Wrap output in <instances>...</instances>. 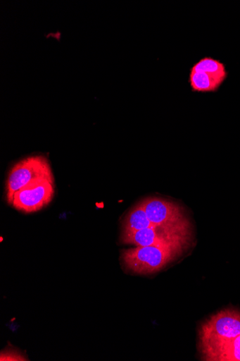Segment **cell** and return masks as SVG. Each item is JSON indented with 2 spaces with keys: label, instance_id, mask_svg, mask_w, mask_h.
Segmentation results:
<instances>
[{
  "label": "cell",
  "instance_id": "9c48e42d",
  "mask_svg": "<svg viewBox=\"0 0 240 361\" xmlns=\"http://www.w3.org/2000/svg\"><path fill=\"white\" fill-rule=\"evenodd\" d=\"M146 228H158L149 220L141 204L135 206L122 222V233L140 231Z\"/></svg>",
  "mask_w": 240,
  "mask_h": 361
},
{
  "label": "cell",
  "instance_id": "8992f818",
  "mask_svg": "<svg viewBox=\"0 0 240 361\" xmlns=\"http://www.w3.org/2000/svg\"><path fill=\"white\" fill-rule=\"evenodd\" d=\"M189 236L169 232L160 228H146L140 231L122 233V243L137 247L156 246L170 247L187 245Z\"/></svg>",
  "mask_w": 240,
  "mask_h": 361
},
{
  "label": "cell",
  "instance_id": "5b68a950",
  "mask_svg": "<svg viewBox=\"0 0 240 361\" xmlns=\"http://www.w3.org/2000/svg\"><path fill=\"white\" fill-rule=\"evenodd\" d=\"M54 192L53 181L45 180L18 191L12 206L25 214L37 212L51 203Z\"/></svg>",
  "mask_w": 240,
  "mask_h": 361
},
{
  "label": "cell",
  "instance_id": "277c9868",
  "mask_svg": "<svg viewBox=\"0 0 240 361\" xmlns=\"http://www.w3.org/2000/svg\"><path fill=\"white\" fill-rule=\"evenodd\" d=\"M141 204L154 226L166 231L189 236V222L180 206L158 198H149Z\"/></svg>",
  "mask_w": 240,
  "mask_h": 361
},
{
  "label": "cell",
  "instance_id": "3957f363",
  "mask_svg": "<svg viewBox=\"0 0 240 361\" xmlns=\"http://www.w3.org/2000/svg\"><path fill=\"white\" fill-rule=\"evenodd\" d=\"M239 336L240 311L233 308L223 310L201 324L198 332L199 350Z\"/></svg>",
  "mask_w": 240,
  "mask_h": 361
},
{
  "label": "cell",
  "instance_id": "30bf717a",
  "mask_svg": "<svg viewBox=\"0 0 240 361\" xmlns=\"http://www.w3.org/2000/svg\"><path fill=\"white\" fill-rule=\"evenodd\" d=\"M190 71L217 75L225 80L228 77L225 64L221 61L210 56L201 59L192 66Z\"/></svg>",
  "mask_w": 240,
  "mask_h": 361
},
{
  "label": "cell",
  "instance_id": "7a4b0ae2",
  "mask_svg": "<svg viewBox=\"0 0 240 361\" xmlns=\"http://www.w3.org/2000/svg\"><path fill=\"white\" fill-rule=\"evenodd\" d=\"M45 180L53 181L50 164L46 157L31 156L18 161L10 171L6 182V198L8 204L13 205L18 191Z\"/></svg>",
  "mask_w": 240,
  "mask_h": 361
},
{
  "label": "cell",
  "instance_id": "ba28073f",
  "mask_svg": "<svg viewBox=\"0 0 240 361\" xmlns=\"http://www.w3.org/2000/svg\"><path fill=\"white\" fill-rule=\"evenodd\" d=\"M225 80L217 75L191 71L189 75L190 87L194 92H215Z\"/></svg>",
  "mask_w": 240,
  "mask_h": 361
},
{
  "label": "cell",
  "instance_id": "52a82bcc",
  "mask_svg": "<svg viewBox=\"0 0 240 361\" xmlns=\"http://www.w3.org/2000/svg\"><path fill=\"white\" fill-rule=\"evenodd\" d=\"M207 361H240V336L200 350Z\"/></svg>",
  "mask_w": 240,
  "mask_h": 361
},
{
  "label": "cell",
  "instance_id": "6da1fadb",
  "mask_svg": "<svg viewBox=\"0 0 240 361\" xmlns=\"http://www.w3.org/2000/svg\"><path fill=\"white\" fill-rule=\"evenodd\" d=\"M184 245L170 247L138 246L123 250L121 259L125 267L136 274L156 273L182 253Z\"/></svg>",
  "mask_w": 240,
  "mask_h": 361
}]
</instances>
